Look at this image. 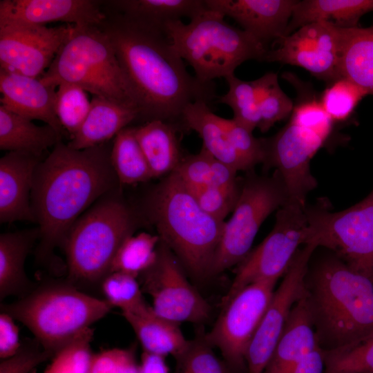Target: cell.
<instances>
[{"instance_id":"22","label":"cell","mask_w":373,"mask_h":373,"mask_svg":"<svg viewBox=\"0 0 373 373\" xmlns=\"http://www.w3.org/2000/svg\"><path fill=\"white\" fill-rule=\"evenodd\" d=\"M320 347L305 296L294 303L263 373H286Z\"/></svg>"},{"instance_id":"23","label":"cell","mask_w":373,"mask_h":373,"mask_svg":"<svg viewBox=\"0 0 373 373\" xmlns=\"http://www.w3.org/2000/svg\"><path fill=\"white\" fill-rule=\"evenodd\" d=\"M90 102L86 119L67 144L73 149L82 150L110 142L139 117L134 105L95 95Z\"/></svg>"},{"instance_id":"3","label":"cell","mask_w":373,"mask_h":373,"mask_svg":"<svg viewBox=\"0 0 373 373\" xmlns=\"http://www.w3.org/2000/svg\"><path fill=\"white\" fill-rule=\"evenodd\" d=\"M305 289L321 349H336L373 334V275L352 269L333 254L308 266Z\"/></svg>"},{"instance_id":"29","label":"cell","mask_w":373,"mask_h":373,"mask_svg":"<svg viewBox=\"0 0 373 373\" xmlns=\"http://www.w3.org/2000/svg\"><path fill=\"white\" fill-rule=\"evenodd\" d=\"M135 135L153 178L173 173L181 160L175 124L162 120L135 127Z\"/></svg>"},{"instance_id":"41","label":"cell","mask_w":373,"mask_h":373,"mask_svg":"<svg viewBox=\"0 0 373 373\" xmlns=\"http://www.w3.org/2000/svg\"><path fill=\"white\" fill-rule=\"evenodd\" d=\"M176 361V373H231L228 366L218 358L204 336L190 341Z\"/></svg>"},{"instance_id":"7","label":"cell","mask_w":373,"mask_h":373,"mask_svg":"<svg viewBox=\"0 0 373 373\" xmlns=\"http://www.w3.org/2000/svg\"><path fill=\"white\" fill-rule=\"evenodd\" d=\"M113 308L66 280H47L15 302L1 304V312L26 325L42 347L53 354L104 317Z\"/></svg>"},{"instance_id":"19","label":"cell","mask_w":373,"mask_h":373,"mask_svg":"<svg viewBox=\"0 0 373 373\" xmlns=\"http://www.w3.org/2000/svg\"><path fill=\"white\" fill-rule=\"evenodd\" d=\"M210 10L238 22L244 30L267 44L285 36L295 0H204ZM267 46V45H266Z\"/></svg>"},{"instance_id":"12","label":"cell","mask_w":373,"mask_h":373,"mask_svg":"<svg viewBox=\"0 0 373 373\" xmlns=\"http://www.w3.org/2000/svg\"><path fill=\"white\" fill-rule=\"evenodd\" d=\"M278 279L252 283L238 291L224 306L206 341L221 352L227 364L242 369L246 353L272 299Z\"/></svg>"},{"instance_id":"45","label":"cell","mask_w":373,"mask_h":373,"mask_svg":"<svg viewBox=\"0 0 373 373\" xmlns=\"http://www.w3.org/2000/svg\"><path fill=\"white\" fill-rule=\"evenodd\" d=\"M53 355L45 350L35 338L25 340L16 354L1 362L0 373H30Z\"/></svg>"},{"instance_id":"13","label":"cell","mask_w":373,"mask_h":373,"mask_svg":"<svg viewBox=\"0 0 373 373\" xmlns=\"http://www.w3.org/2000/svg\"><path fill=\"white\" fill-rule=\"evenodd\" d=\"M140 287L151 299V306L160 316L178 324L200 323L211 315V307L186 279L174 254L160 240L157 258L142 273Z\"/></svg>"},{"instance_id":"34","label":"cell","mask_w":373,"mask_h":373,"mask_svg":"<svg viewBox=\"0 0 373 373\" xmlns=\"http://www.w3.org/2000/svg\"><path fill=\"white\" fill-rule=\"evenodd\" d=\"M253 82L260 118L258 128L265 133L291 115L294 106L280 87L276 73H267Z\"/></svg>"},{"instance_id":"31","label":"cell","mask_w":373,"mask_h":373,"mask_svg":"<svg viewBox=\"0 0 373 373\" xmlns=\"http://www.w3.org/2000/svg\"><path fill=\"white\" fill-rule=\"evenodd\" d=\"M108 4L115 12L160 29L169 21L191 19L207 8L204 0H119Z\"/></svg>"},{"instance_id":"42","label":"cell","mask_w":373,"mask_h":373,"mask_svg":"<svg viewBox=\"0 0 373 373\" xmlns=\"http://www.w3.org/2000/svg\"><path fill=\"white\" fill-rule=\"evenodd\" d=\"M219 121L232 147L251 168L256 164L265 162V140L255 137L252 132L233 119L219 116Z\"/></svg>"},{"instance_id":"21","label":"cell","mask_w":373,"mask_h":373,"mask_svg":"<svg viewBox=\"0 0 373 373\" xmlns=\"http://www.w3.org/2000/svg\"><path fill=\"white\" fill-rule=\"evenodd\" d=\"M1 105L30 119H38L64 135L55 112V87L39 78L0 69Z\"/></svg>"},{"instance_id":"33","label":"cell","mask_w":373,"mask_h":373,"mask_svg":"<svg viewBox=\"0 0 373 373\" xmlns=\"http://www.w3.org/2000/svg\"><path fill=\"white\" fill-rule=\"evenodd\" d=\"M160 242L158 235L146 232L127 237L114 257L111 273L122 272L137 278L155 262Z\"/></svg>"},{"instance_id":"18","label":"cell","mask_w":373,"mask_h":373,"mask_svg":"<svg viewBox=\"0 0 373 373\" xmlns=\"http://www.w3.org/2000/svg\"><path fill=\"white\" fill-rule=\"evenodd\" d=\"M102 4L92 0H1L0 22L99 26L106 17Z\"/></svg>"},{"instance_id":"47","label":"cell","mask_w":373,"mask_h":373,"mask_svg":"<svg viewBox=\"0 0 373 373\" xmlns=\"http://www.w3.org/2000/svg\"><path fill=\"white\" fill-rule=\"evenodd\" d=\"M215 157L202 148L195 155L182 158L175 172L189 186H207L211 182Z\"/></svg>"},{"instance_id":"44","label":"cell","mask_w":373,"mask_h":373,"mask_svg":"<svg viewBox=\"0 0 373 373\" xmlns=\"http://www.w3.org/2000/svg\"><path fill=\"white\" fill-rule=\"evenodd\" d=\"M289 121L325 142L331 134L334 123L321 101L314 98L303 100L294 106Z\"/></svg>"},{"instance_id":"9","label":"cell","mask_w":373,"mask_h":373,"mask_svg":"<svg viewBox=\"0 0 373 373\" xmlns=\"http://www.w3.org/2000/svg\"><path fill=\"white\" fill-rule=\"evenodd\" d=\"M308 227L305 244L323 247L352 269L373 275V190L345 210L306 207Z\"/></svg>"},{"instance_id":"11","label":"cell","mask_w":373,"mask_h":373,"mask_svg":"<svg viewBox=\"0 0 373 373\" xmlns=\"http://www.w3.org/2000/svg\"><path fill=\"white\" fill-rule=\"evenodd\" d=\"M307 227L305 204L288 200L277 211L271 232L240 262L222 307L252 283L283 276L300 246L305 244Z\"/></svg>"},{"instance_id":"14","label":"cell","mask_w":373,"mask_h":373,"mask_svg":"<svg viewBox=\"0 0 373 373\" xmlns=\"http://www.w3.org/2000/svg\"><path fill=\"white\" fill-rule=\"evenodd\" d=\"M317 247L306 244L300 248L274 291L249 345L245 361L248 373H263L283 332L289 314L296 302L305 296V279L309 261Z\"/></svg>"},{"instance_id":"1","label":"cell","mask_w":373,"mask_h":373,"mask_svg":"<svg viewBox=\"0 0 373 373\" xmlns=\"http://www.w3.org/2000/svg\"><path fill=\"white\" fill-rule=\"evenodd\" d=\"M106 15L100 26L114 49L138 117L182 123L188 104H209L216 97L213 82H200L187 71L163 29L115 12Z\"/></svg>"},{"instance_id":"24","label":"cell","mask_w":373,"mask_h":373,"mask_svg":"<svg viewBox=\"0 0 373 373\" xmlns=\"http://www.w3.org/2000/svg\"><path fill=\"white\" fill-rule=\"evenodd\" d=\"M39 227L0 235V299L21 298L33 285L25 271V261L39 238Z\"/></svg>"},{"instance_id":"37","label":"cell","mask_w":373,"mask_h":373,"mask_svg":"<svg viewBox=\"0 0 373 373\" xmlns=\"http://www.w3.org/2000/svg\"><path fill=\"white\" fill-rule=\"evenodd\" d=\"M93 329L85 330L59 348L44 373H91Z\"/></svg>"},{"instance_id":"10","label":"cell","mask_w":373,"mask_h":373,"mask_svg":"<svg viewBox=\"0 0 373 373\" xmlns=\"http://www.w3.org/2000/svg\"><path fill=\"white\" fill-rule=\"evenodd\" d=\"M287 201L285 184L276 170L271 177L253 178L246 181L232 216L224 224L210 276L240 263L249 254L263 221Z\"/></svg>"},{"instance_id":"28","label":"cell","mask_w":373,"mask_h":373,"mask_svg":"<svg viewBox=\"0 0 373 373\" xmlns=\"http://www.w3.org/2000/svg\"><path fill=\"white\" fill-rule=\"evenodd\" d=\"M182 124L198 133L203 142L202 148L216 159L237 171L251 169L232 147L219 116L211 111L207 102L188 104L182 113Z\"/></svg>"},{"instance_id":"38","label":"cell","mask_w":373,"mask_h":373,"mask_svg":"<svg viewBox=\"0 0 373 373\" xmlns=\"http://www.w3.org/2000/svg\"><path fill=\"white\" fill-rule=\"evenodd\" d=\"M86 91L75 84L62 83L56 92L57 117L70 138L82 126L90 109Z\"/></svg>"},{"instance_id":"43","label":"cell","mask_w":373,"mask_h":373,"mask_svg":"<svg viewBox=\"0 0 373 373\" xmlns=\"http://www.w3.org/2000/svg\"><path fill=\"white\" fill-rule=\"evenodd\" d=\"M186 186L201 209L220 221H224L229 211L234 209L240 193L238 189H229L211 186Z\"/></svg>"},{"instance_id":"15","label":"cell","mask_w":373,"mask_h":373,"mask_svg":"<svg viewBox=\"0 0 373 373\" xmlns=\"http://www.w3.org/2000/svg\"><path fill=\"white\" fill-rule=\"evenodd\" d=\"M341 28L327 21L305 25L274 41L265 61L302 67L319 79L340 78Z\"/></svg>"},{"instance_id":"20","label":"cell","mask_w":373,"mask_h":373,"mask_svg":"<svg viewBox=\"0 0 373 373\" xmlns=\"http://www.w3.org/2000/svg\"><path fill=\"white\" fill-rule=\"evenodd\" d=\"M42 157L10 151L0 159V222L36 223L30 195L34 173Z\"/></svg>"},{"instance_id":"39","label":"cell","mask_w":373,"mask_h":373,"mask_svg":"<svg viewBox=\"0 0 373 373\" xmlns=\"http://www.w3.org/2000/svg\"><path fill=\"white\" fill-rule=\"evenodd\" d=\"M105 300L122 312H134L146 305L142 290L136 277L122 272H112L102 282L100 288Z\"/></svg>"},{"instance_id":"6","label":"cell","mask_w":373,"mask_h":373,"mask_svg":"<svg viewBox=\"0 0 373 373\" xmlns=\"http://www.w3.org/2000/svg\"><path fill=\"white\" fill-rule=\"evenodd\" d=\"M163 30L180 57L193 68L194 76L204 83L233 75L247 60L265 61L269 49L208 8L188 23L182 20L167 22Z\"/></svg>"},{"instance_id":"26","label":"cell","mask_w":373,"mask_h":373,"mask_svg":"<svg viewBox=\"0 0 373 373\" xmlns=\"http://www.w3.org/2000/svg\"><path fill=\"white\" fill-rule=\"evenodd\" d=\"M62 135L50 125L37 126L32 120L0 106V149L42 157L61 140Z\"/></svg>"},{"instance_id":"16","label":"cell","mask_w":373,"mask_h":373,"mask_svg":"<svg viewBox=\"0 0 373 373\" xmlns=\"http://www.w3.org/2000/svg\"><path fill=\"white\" fill-rule=\"evenodd\" d=\"M75 26L54 27L0 22L1 68L24 75L41 77Z\"/></svg>"},{"instance_id":"46","label":"cell","mask_w":373,"mask_h":373,"mask_svg":"<svg viewBox=\"0 0 373 373\" xmlns=\"http://www.w3.org/2000/svg\"><path fill=\"white\" fill-rule=\"evenodd\" d=\"M134 346L94 354L91 373H140Z\"/></svg>"},{"instance_id":"17","label":"cell","mask_w":373,"mask_h":373,"mask_svg":"<svg viewBox=\"0 0 373 373\" xmlns=\"http://www.w3.org/2000/svg\"><path fill=\"white\" fill-rule=\"evenodd\" d=\"M325 141L289 121L275 136L265 140L266 163L275 166L285 184L288 200L305 204L309 192L317 186L310 161Z\"/></svg>"},{"instance_id":"49","label":"cell","mask_w":373,"mask_h":373,"mask_svg":"<svg viewBox=\"0 0 373 373\" xmlns=\"http://www.w3.org/2000/svg\"><path fill=\"white\" fill-rule=\"evenodd\" d=\"M325 365L323 350L310 352L286 373H325Z\"/></svg>"},{"instance_id":"27","label":"cell","mask_w":373,"mask_h":373,"mask_svg":"<svg viewBox=\"0 0 373 373\" xmlns=\"http://www.w3.org/2000/svg\"><path fill=\"white\" fill-rule=\"evenodd\" d=\"M373 11V0L297 1L286 35L308 23L327 21L342 28L357 27L361 17Z\"/></svg>"},{"instance_id":"50","label":"cell","mask_w":373,"mask_h":373,"mask_svg":"<svg viewBox=\"0 0 373 373\" xmlns=\"http://www.w3.org/2000/svg\"><path fill=\"white\" fill-rule=\"evenodd\" d=\"M140 373H169L165 356L143 351L139 365Z\"/></svg>"},{"instance_id":"30","label":"cell","mask_w":373,"mask_h":373,"mask_svg":"<svg viewBox=\"0 0 373 373\" xmlns=\"http://www.w3.org/2000/svg\"><path fill=\"white\" fill-rule=\"evenodd\" d=\"M339 73L373 95V26L341 28Z\"/></svg>"},{"instance_id":"35","label":"cell","mask_w":373,"mask_h":373,"mask_svg":"<svg viewBox=\"0 0 373 373\" xmlns=\"http://www.w3.org/2000/svg\"><path fill=\"white\" fill-rule=\"evenodd\" d=\"M323 353L325 373H373V334Z\"/></svg>"},{"instance_id":"5","label":"cell","mask_w":373,"mask_h":373,"mask_svg":"<svg viewBox=\"0 0 373 373\" xmlns=\"http://www.w3.org/2000/svg\"><path fill=\"white\" fill-rule=\"evenodd\" d=\"M139 219L119 188L96 201L73 224L62 245L68 271L65 280L82 291L100 288L118 249L133 235Z\"/></svg>"},{"instance_id":"2","label":"cell","mask_w":373,"mask_h":373,"mask_svg":"<svg viewBox=\"0 0 373 373\" xmlns=\"http://www.w3.org/2000/svg\"><path fill=\"white\" fill-rule=\"evenodd\" d=\"M113 142L76 150L59 141L37 165L30 195L40 235L38 263L55 260L75 221L96 201L119 188L111 161Z\"/></svg>"},{"instance_id":"32","label":"cell","mask_w":373,"mask_h":373,"mask_svg":"<svg viewBox=\"0 0 373 373\" xmlns=\"http://www.w3.org/2000/svg\"><path fill=\"white\" fill-rule=\"evenodd\" d=\"M111 161L120 184H133L153 178L135 137V127H126L114 137Z\"/></svg>"},{"instance_id":"4","label":"cell","mask_w":373,"mask_h":373,"mask_svg":"<svg viewBox=\"0 0 373 373\" xmlns=\"http://www.w3.org/2000/svg\"><path fill=\"white\" fill-rule=\"evenodd\" d=\"M144 212L160 240L193 276H210L224 222L201 209L176 172L149 193Z\"/></svg>"},{"instance_id":"40","label":"cell","mask_w":373,"mask_h":373,"mask_svg":"<svg viewBox=\"0 0 373 373\" xmlns=\"http://www.w3.org/2000/svg\"><path fill=\"white\" fill-rule=\"evenodd\" d=\"M367 95L361 88L350 80L340 77L331 82L323 91L321 103L326 113L334 121L347 119L360 101Z\"/></svg>"},{"instance_id":"48","label":"cell","mask_w":373,"mask_h":373,"mask_svg":"<svg viewBox=\"0 0 373 373\" xmlns=\"http://www.w3.org/2000/svg\"><path fill=\"white\" fill-rule=\"evenodd\" d=\"M21 346L19 328L14 318L9 314L1 312L0 315V358L3 360L17 353Z\"/></svg>"},{"instance_id":"8","label":"cell","mask_w":373,"mask_h":373,"mask_svg":"<svg viewBox=\"0 0 373 373\" xmlns=\"http://www.w3.org/2000/svg\"><path fill=\"white\" fill-rule=\"evenodd\" d=\"M39 79L55 88L62 83L75 84L95 96L137 107L110 39L100 25L75 26Z\"/></svg>"},{"instance_id":"36","label":"cell","mask_w":373,"mask_h":373,"mask_svg":"<svg viewBox=\"0 0 373 373\" xmlns=\"http://www.w3.org/2000/svg\"><path fill=\"white\" fill-rule=\"evenodd\" d=\"M225 79L228 90L218 98V102L231 108L233 119L253 132L260 121L253 81L241 80L234 74L226 77Z\"/></svg>"},{"instance_id":"25","label":"cell","mask_w":373,"mask_h":373,"mask_svg":"<svg viewBox=\"0 0 373 373\" xmlns=\"http://www.w3.org/2000/svg\"><path fill=\"white\" fill-rule=\"evenodd\" d=\"M144 352L163 356H179L189 344L179 324L157 315L149 305L134 312H122Z\"/></svg>"}]
</instances>
